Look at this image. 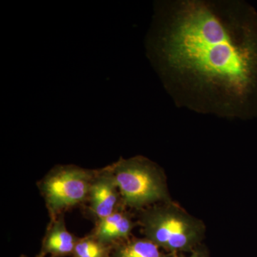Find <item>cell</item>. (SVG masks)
<instances>
[{
	"instance_id": "1",
	"label": "cell",
	"mask_w": 257,
	"mask_h": 257,
	"mask_svg": "<svg viewBox=\"0 0 257 257\" xmlns=\"http://www.w3.org/2000/svg\"><path fill=\"white\" fill-rule=\"evenodd\" d=\"M147 55L176 104L257 117V11L239 0L155 3Z\"/></svg>"
},
{
	"instance_id": "2",
	"label": "cell",
	"mask_w": 257,
	"mask_h": 257,
	"mask_svg": "<svg viewBox=\"0 0 257 257\" xmlns=\"http://www.w3.org/2000/svg\"><path fill=\"white\" fill-rule=\"evenodd\" d=\"M138 225L145 237L167 253H190L202 244L206 226L175 202L162 203L139 211Z\"/></svg>"
},
{
	"instance_id": "3",
	"label": "cell",
	"mask_w": 257,
	"mask_h": 257,
	"mask_svg": "<svg viewBox=\"0 0 257 257\" xmlns=\"http://www.w3.org/2000/svg\"><path fill=\"white\" fill-rule=\"evenodd\" d=\"M108 167L125 209L140 211L155 204L172 202L165 172L147 157H121Z\"/></svg>"
},
{
	"instance_id": "4",
	"label": "cell",
	"mask_w": 257,
	"mask_h": 257,
	"mask_svg": "<svg viewBox=\"0 0 257 257\" xmlns=\"http://www.w3.org/2000/svg\"><path fill=\"white\" fill-rule=\"evenodd\" d=\"M96 171L74 165H58L37 182L50 221L87 203Z\"/></svg>"
},
{
	"instance_id": "5",
	"label": "cell",
	"mask_w": 257,
	"mask_h": 257,
	"mask_svg": "<svg viewBox=\"0 0 257 257\" xmlns=\"http://www.w3.org/2000/svg\"><path fill=\"white\" fill-rule=\"evenodd\" d=\"M86 204L88 214L95 223L124 207L119 189L108 166L96 170Z\"/></svg>"
},
{
	"instance_id": "6",
	"label": "cell",
	"mask_w": 257,
	"mask_h": 257,
	"mask_svg": "<svg viewBox=\"0 0 257 257\" xmlns=\"http://www.w3.org/2000/svg\"><path fill=\"white\" fill-rule=\"evenodd\" d=\"M78 239L67 229L64 214H61L50 221L37 257L72 256Z\"/></svg>"
},
{
	"instance_id": "7",
	"label": "cell",
	"mask_w": 257,
	"mask_h": 257,
	"mask_svg": "<svg viewBox=\"0 0 257 257\" xmlns=\"http://www.w3.org/2000/svg\"><path fill=\"white\" fill-rule=\"evenodd\" d=\"M138 225L131 214L122 207L96 222L90 234L101 242L113 247L132 237V232Z\"/></svg>"
},
{
	"instance_id": "8",
	"label": "cell",
	"mask_w": 257,
	"mask_h": 257,
	"mask_svg": "<svg viewBox=\"0 0 257 257\" xmlns=\"http://www.w3.org/2000/svg\"><path fill=\"white\" fill-rule=\"evenodd\" d=\"M147 238L130 237L113 246L111 257H175Z\"/></svg>"
},
{
	"instance_id": "9",
	"label": "cell",
	"mask_w": 257,
	"mask_h": 257,
	"mask_svg": "<svg viewBox=\"0 0 257 257\" xmlns=\"http://www.w3.org/2000/svg\"><path fill=\"white\" fill-rule=\"evenodd\" d=\"M112 248L89 234L77 240L72 257H111Z\"/></svg>"
},
{
	"instance_id": "10",
	"label": "cell",
	"mask_w": 257,
	"mask_h": 257,
	"mask_svg": "<svg viewBox=\"0 0 257 257\" xmlns=\"http://www.w3.org/2000/svg\"><path fill=\"white\" fill-rule=\"evenodd\" d=\"M175 257H210L207 248L204 245L200 244L195 249L193 250L190 253H178Z\"/></svg>"
},
{
	"instance_id": "11",
	"label": "cell",
	"mask_w": 257,
	"mask_h": 257,
	"mask_svg": "<svg viewBox=\"0 0 257 257\" xmlns=\"http://www.w3.org/2000/svg\"><path fill=\"white\" fill-rule=\"evenodd\" d=\"M20 257H30V256H27V255L22 254L21 256H20Z\"/></svg>"
}]
</instances>
